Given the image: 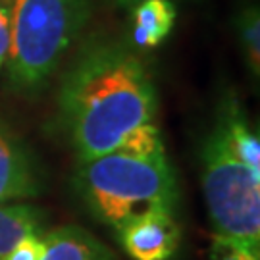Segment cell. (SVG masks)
Returning <instances> with one entry per match:
<instances>
[{
	"mask_svg": "<svg viewBox=\"0 0 260 260\" xmlns=\"http://www.w3.org/2000/svg\"><path fill=\"white\" fill-rule=\"evenodd\" d=\"M158 96L135 48L110 37L85 45L58 91V114L79 160L120 149L143 127L156 125Z\"/></svg>",
	"mask_w": 260,
	"mask_h": 260,
	"instance_id": "cell-1",
	"label": "cell"
},
{
	"mask_svg": "<svg viewBox=\"0 0 260 260\" xmlns=\"http://www.w3.org/2000/svg\"><path fill=\"white\" fill-rule=\"evenodd\" d=\"M74 189L96 220L118 230L150 212H176L177 183L166 152L112 150L79 160Z\"/></svg>",
	"mask_w": 260,
	"mask_h": 260,
	"instance_id": "cell-2",
	"label": "cell"
},
{
	"mask_svg": "<svg viewBox=\"0 0 260 260\" xmlns=\"http://www.w3.org/2000/svg\"><path fill=\"white\" fill-rule=\"evenodd\" d=\"M0 2L10 21L6 85L19 94H39L81 37L93 14V0Z\"/></svg>",
	"mask_w": 260,
	"mask_h": 260,
	"instance_id": "cell-3",
	"label": "cell"
},
{
	"mask_svg": "<svg viewBox=\"0 0 260 260\" xmlns=\"http://www.w3.org/2000/svg\"><path fill=\"white\" fill-rule=\"evenodd\" d=\"M201 164L214 237L260 252V176L233 154L218 120L203 145Z\"/></svg>",
	"mask_w": 260,
	"mask_h": 260,
	"instance_id": "cell-4",
	"label": "cell"
},
{
	"mask_svg": "<svg viewBox=\"0 0 260 260\" xmlns=\"http://www.w3.org/2000/svg\"><path fill=\"white\" fill-rule=\"evenodd\" d=\"M45 179L29 147L0 120V205L43 193Z\"/></svg>",
	"mask_w": 260,
	"mask_h": 260,
	"instance_id": "cell-5",
	"label": "cell"
},
{
	"mask_svg": "<svg viewBox=\"0 0 260 260\" xmlns=\"http://www.w3.org/2000/svg\"><path fill=\"white\" fill-rule=\"evenodd\" d=\"M121 249L133 260H170L181 243L174 214L150 212L116 230Z\"/></svg>",
	"mask_w": 260,
	"mask_h": 260,
	"instance_id": "cell-6",
	"label": "cell"
},
{
	"mask_svg": "<svg viewBox=\"0 0 260 260\" xmlns=\"http://www.w3.org/2000/svg\"><path fill=\"white\" fill-rule=\"evenodd\" d=\"M45 252L41 260H118L93 233L77 225H62L43 235Z\"/></svg>",
	"mask_w": 260,
	"mask_h": 260,
	"instance_id": "cell-7",
	"label": "cell"
},
{
	"mask_svg": "<svg viewBox=\"0 0 260 260\" xmlns=\"http://www.w3.org/2000/svg\"><path fill=\"white\" fill-rule=\"evenodd\" d=\"M131 41L139 48H154L172 33L177 10L172 0H143L131 8Z\"/></svg>",
	"mask_w": 260,
	"mask_h": 260,
	"instance_id": "cell-8",
	"label": "cell"
},
{
	"mask_svg": "<svg viewBox=\"0 0 260 260\" xmlns=\"http://www.w3.org/2000/svg\"><path fill=\"white\" fill-rule=\"evenodd\" d=\"M218 121L222 123L223 135L233 150V154L241 160L252 174L260 176V139L258 133L252 131L243 114L241 106L235 99L225 101L220 108Z\"/></svg>",
	"mask_w": 260,
	"mask_h": 260,
	"instance_id": "cell-9",
	"label": "cell"
},
{
	"mask_svg": "<svg viewBox=\"0 0 260 260\" xmlns=\"http://www.w3.org/2000/svg\"><path fill=\"white\" fill-rule=\"evenodd\" d=\"M47 223L45 212L31 205L2 203L0 205V256L25 239L27 235H41Z\"/></svg>",
	"mask_w": 260,
	"mask_h": 260,
	"instance_id": "cell-10",
	"label": "cell"
},
{
	"mask_svg": "<svg viewBox=\"0 0 260 260\" xmlns=\"http://www.w3.org/2000/svg\"><path fill=\"white\" fill-rule=\"evenodd\" d=\"M245 60L254 77L260 74V14L256 6H247L235 19Z\"/></svg>",
	"mask_w": 260,
	"mask_h": 260,
	"instance_id": "cell-11",
	"label": "cell"
},
{
	"mask_svg": "<svg viewBox=\"0 0 260 260\" xmlns=\"http://www.w3.org/2000/svg\"><path fill=\"white\" fill-rule=\"evenodd\" d=\"M210 260H260V252H252L239 243L214 237L210 245Z\"/></svg>",
	"mask_w": 260,
	"mask_h": 260,
	"instance_id": "cell-12",
	"label": "cell"
},
{
	"mask_svg": "<svg viewBox=\"0 0 260 260\" xmlns=\"http://www.w3.org/2000/svg\"><path fill=\"white\" fill-rule=\"evenodd\" d=\"M45 252V241L41 235H27L25 239L16 243L6 254H2L0 260H41Z\"/></svg>",
	"mask_w": 260,
	"mask_h": 260,
	"instance_id": "cell-13",
	"label": "cell"
},
{
	"mask_svg": "<svg viewBox=\"0 0 260 260\" xmlns=\"http://www.w3.org/2000/svg\"><path fill=\"white\" fill-rule=\"evenodd\" d=\"M10 50V21L8 14L0 2V72L6 64V58H8Z\"/></svg>",
	"mask_w": 260,
	"mask_h": 260,
	"instance_id": "cell-14",
	"label": "cell"
},
{
	"mask_svg": "<svg viewBox=\"0 0 260 260\" xmlns=\"http://www.w3.org/2000/svg\"><path fill=\"white\" fill-rule=\"evenodd\" d=\"M110 2H114V4H116V6H120V8L131 10L133 6H137L139 2H143V0H110Z\"/></svg>",
	"mask_w": 260,
	"mask_h": 260,
	"instance_id": "cell-15",
	"label": "cell"
}]
</instances>
